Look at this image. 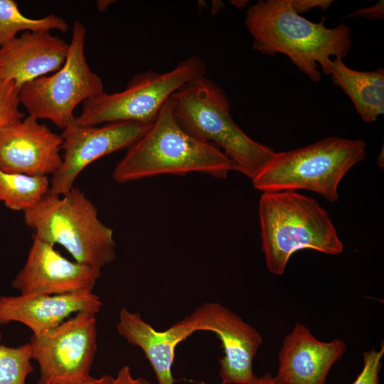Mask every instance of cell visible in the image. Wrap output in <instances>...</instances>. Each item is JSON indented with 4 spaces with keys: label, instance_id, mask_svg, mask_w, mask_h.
<instances>
[{
    "label": "cell",
    "instance_id": "6da1fadb",
    "mask_svg": "<svg viewBox=\"0 0 384 384\" xmlns=\"http://www.w3.org/2000/svg\"><path fill=\"white\" fill-rule=\"evenodd\" d=\"M245 24L253 38V50L267 55L282 53L310 80L329 75L332 57L344 59L351 46V28L325 25V17L312 22L297 14L290 0H260L249 6Z\"/></svg>",
    "mask_w": 384,
    "mask_h": 384
},
{
    "label": "cell",
    "instance_id": "7a4b0ae2",
    "mask_svg": "<svg viewBox=\"0 0 384 384\" xmlns=\"http://www.w3.org/2000/svg\"><path fill=\"white\" fill-rule=\"evenodd\" d=\"M236 165L214 144L196 139L178 122L170 97L148 129L128 148L112 171L119 183L161 174L192 172L223 178Z\"/></svg>",
    "mask_w": 384,
    "mask_h": 384
},
{
    "label": "cell",
    "instance_id": "3957f363",
    "mask_svg": "<svg viewBox=\"0 0 384 384\" xmlns=\"http://www.w3.org/2000/svg\"><path fill=\"white\" fill-rule=\"evenodd\" d=\"M262 250L268 270L283 274L296 252L337 255L343 245L328 213L314 198L294 191L262 193L259 201Z\"/></svg>",
    "mask_w": 384,
    "mask_h": 384
},
{
    "label": "cell",
    "instance_id": "277c9868",
    "mask_svg": "<svg viewBox=\"0 0 384 384\" xmlns=\"http://www.w3.org/2000/svg\"><path fill=\"white\" fill-rule=\"evenodd\" d=\"M171 99L182 128L219 148L250 180L274 157L273 149L251 139L235 123L225 92L205 75L184 85Z\"/></svg>",
    "mask_w": 384,
    "mask_h": 384
},
{
    "label": "cell",
    "instance_id": "5b68a950",
    "mask_svg": "<svg viewBox=\"0 0 384 384\" xmlns=\"http://www.w3.org/2000/svg\"><path fill=\"white\" fill-rule=\"evenodd\" d=\"M23 217L33 236L61 245L75 262L101 270L115 259L113 230L100 220L95 206L77 187L63 195L49 190Z\"/></svg>",
    "mask_w": 384,
    "mask_h": 384
},
{
    "label": "cell",
    "instance_id": "8992f818",
    "mask_svg": "<svg viewBox=\"0 0 384 384\" xmlns=\"http://www.w3.org/2000/svg\"><path fill=\"white\" fill-rule=\"evenodd\" d=\"M366 156L363 139L327 137L294 150L276 152L252 181L262 193L304 189L334 203L338 198L343 177Z\"/></svg>",
    "mask_w": 384,
    "mask_h": 384
},
{
    "label": "cell",
    "instance_id": "52a82bcc",
    "mask_svg": "<svg viewBox=\"0 0 384 384\" xmlns=\"http://www.w3.org/2000/svg\"><path fill=\"white\" fill-rule=\"evenodd\" d=\"M205 73V63L195 55L180 60L166 72L149 70L139 73L123 90L105 92L83 102L82 112L75 121L82 126L122 121L151 124L174 93Z\"/></svg>",
    "mask_w": 384,
    "mask_h": 384
},
{
    "label": "cell",
    "instance_id": "ba28073f",
    "mask_svg": "<svg viewBox=\"0 0 384 384\" xmlns=\"http://www.w3.org/2000/svg\"><path fill=\"white\" fill-rule=\"evenodd\" d=\"M86 28L75 20L63 65L53 74L26 82L20 89V104L28 115L48 119L63 129L75 117L81 102L105 92L102 79L90 68L85 55Z\"/></svg>",
    "mask_w": 384,
    "mask_h": 384
},
{
    "label": "cell",
    "instance_id": "9c48e42d",
    "mask_svg": "<svg viewBox=\"0 0 384 384\" xmlns=\"http://www.w3.org/2000/svg\"><path fill=\"white\" fill-rule=\"evenodd\" d=\"M96 313L79 311L50 331L31 338V359L38 362L36 384H85L96 353Z\"/></svg>",
    "mask_w": 384,
    "mask_h": 384
},
{
    "label": "cell",
    "instance_id": "30bf717a",
    "mask_svg": "<svg viewBox=\"0 0 384 384\" xmlns=\"http://www.w3.org/2000/svg\"><path fill=\"white\" fill-rule=\"evenodd\" d=\"M75 118L61 134L62 164L50 181V191L54 194L67 193L86 166L106 155L128 148L151 124L122 121L100 127L82 126L75 122Z\"/></svg>",
    "mask_w": 384,
    "mask_h": 384
},
{
    "label": "cell",
    "instance_id": "8fae6325",
    "mask_svg": "<svg viewBox=\"0 0 384 384\" xmlns=\"http://www.w3.org/2000/svg\"><path fill=\"white\" fill-rule=\"evenodd\" d=\"M197 331H212L222 343L220 384H250L253 359L262 343L260 334L240 316L217 302H206L189 316Z\"/></svg>",
    "mask_w": 384,
    "mask_h": 384
},
{
    "label": "cell",
    "instance_id": "7c38bea8",
    "mask_svg": "<svg viewBox=\"0 0 384 384\" xmlns=\"http://www.w3.org/2000/svg\"><path fill=\"white\" fill-rule=\"evenodd\" d=\"M100 276L101 270L71 261L33 235L26 263L11 285L21 294H65L92 291Z\"/></svg>",
    "mask_w": 384,
    "mask_h": 384
},
{
    "label": "cell",
    "instance_id": "4fadbf2b",
    "mask_svg": "<svg viewBox=\"0 0 384 384\" xmlns=\"http://www.w3.org/2000/svg\"><path fill=\"white\" fill-rule=\"evenodd\" d=\"M61 134L28 115L0 130V170L28 176L53 175L60 167Z\"/></svg>",
    "mask_w": 384,
    "mask_h": 384
},
{
    "label": "cell",
    "instance_id": "5bb4252c",
    "mask_svg": "<svg viewBox=\"0 0 384 384\" xmlns=\"http://www.w3.org/2000/svg\"><path fill=\"white\" fill-rule=\"evenodd\" d=\"M341 339L321 341L302 324H295L278 355V384H324L333 365L346 350Z\"/></svg>",
    "mask_w": 384,
    "mask_h": 384
},
{
    "label": "cell",
    "instance_id": "9a60e30c",
    "mask_svg": "<svg viewBox=\"0 0 384 384\" xmlns=\"http://www.w3.org/2000/svg\"><path fill=\"white\" fill-rule=\"evenodd\" d=\"M102 306L100 297L92 291L0 296V325L18 322L28 327L33 336H38L55 328L73 313L97 314Z\"/></svg>",
    "mask_w": 384,
    "mask_h": 384
},
{
    "label": "cell",
    "instance_id": "2e32d148",
    "mask_svg": "<svg viewBox=\"0 0 384 384\" xmlns=\"http://www.w3.org/2000/svg\"><path fill=\"white\" fill-rule=\"evenodd\" d=\"M69 43L49 31H25L0 47V80L20 89L65 63Z\"/></svg>",
    "mask_w": 384,
    "mask_h": 384
},
{
    "label": "cell",
    "instance_id": "e0dca14e",
    "mask_svg": "<svg viewBox=\"0 0 384 384\" xmlns=\"http://www.w3.org/2000/svg\"><path fill=\"white\" fill-rule=\"evenodd\" d=\"M117 333L126 341L140 348L149 360L158 384H174L171 366L175 348L182 341L196 332L189 316L174 324L163 331H156L138 312L123 307L116 325Z\"/></svg>",
    "mask_w": 384,
    "mask_h": 384
},
{
    "label": "cell",
    "instance_id": "ac0fdd59",
    "mask_svg": "<svg viewBox=\"0 0 384 384\" xmlns=\"http://www.w3.org/2000/svg\"><path fill=\"white\" fill-rule=\"evenodd\" d=\"M329 75L351 100L357 113L366 123L384 113V70L359 71L347 66L341 58L332 60Z\"/></svg>",
    "mask_w": 384,
    "mask_h": 384
},
{
    "label": "cell",
    "instance_id": "d6986e66",
    "mask_svg": "<svg viewBox=\"0 0 384 384\" xmlns=\"http://www.w3.org/2000/svg\"><path fill=\"white\" fill-rule=\"evenodd\" d=\"M50 186L46 176L11 174L0 170V202L9 209L25 212L47 194Z\"/></svg>",
    "mask_w": 384,
    "mask_h": 384
},
{
    "label": "cell",
    "instance_id": "ffe728a7",
    "mask_svg": "<svg viewBox=\"0 0 384 384\" xmlns=\"http://www.w3.org/2000/svg\"><path fill=\"white\" fill-rule=\"evenodd\" d=\"M68 29L67 21L56 14L31 18L20 11L16 1L0 0V47L16 38L19 32L55 30L65 33Z\"/></svg>",
    "mask_w": 384,
    "mask_h": 384
},
{
    "label": "cell",
    "instance_id": "44dd1931",
    "mask_svg": "<svg viewBox=\"0 0 384 384\" xmlns=\"http://www.w3.org/2000/svg\"><path fill=\"white\" fill-rule=\"evenodd\" d=\"M1 340L0 331V384H26L27 376L34 371L30 343L11 347Z\"/></svg>",
    "mask_w": 384,
    "mask_h": 384
},
{
    "label": "cell",
    "instance_id": "7402d4cb",
    "mask_svg": "<svg viewBox=\"0 0 384 384\" xmlns=\"http://www.w3.org/2000/svg\"><path fill=\"white\" fill-rule=\"evenodd\" d=\"M19 89L9 80H0V130L24 117L20 111Z\"/></svg>",
    "mask_w": 384,
    "mask_h": 384
},
{
    "label": "cell",
    "instance_id": "603a6c76",
    "mask_svg": "<svg viewBox=\"0 0 384 384\" xmlns=\"http://www.w3.org/2000/svg\"><path fill=\"white\" fill-rule=\"evenodd\" d=\"M383 355V343H382L379 351L372 349L363 352L362 370L351 384H379V373Z\"/></svg>",
    "mask_w": 384,
    "mask_h": 384
},
{
    "label": "cell",
    "instance_id": "cb8c5ba5",
    "mask_svg": "<svg viewBox=\"0 0 384 384\" xmlns=\"http://www.w3.org/2000/svg\"><path fill=\"white\" fill-rule=\"evenodd\" d=\"M332 2L331 0H290L292 8L299 14L317 7L326 10Z\"/></svg>",
    "mask_w": 384,
    "mask_h": 384
},
{
    "label": "cell",
    "instance_id": "d4e9b609",
    "mask_svg": "<svg viewBox=\"0 0 384 384\" xmlns=\"http://www.w3.org/2000/svg\"><path fill=\"white\" fill-rule=\"evenodd\" d=\"M384 4L381 0L375 4L366 8H361L356 10L346 17L359 16L369 20L375 21L377 19H383Z\"/></svg>",
    "mask_w": 384,
    "mask_h": 384
},
{
    "label": "cell",
    "instance_id": "484cf974",
    "mask_svg": "<svg viewBox=\"0 0 384 384\" xmlns=\"http://www.w3.org/2000/svg\"><path fill=\"white\" fill-rule=\"evenodd\" d=\"M111 384H153L143 378H134L131 374L130 368L124 366L119 370L116 378H113Z\"/></svg>",
    "mask_w": 384,
    "mask_h": 384
},
{
    "label": "cell",
    "instance_id": "4316f807",
    "mask_svg": "<svg viewBox=\"0 0 384 384\" xmlns=\"http://www.w3.org/2000/svg\"><path fill=\"white\" fill-rule=\"evenodd\" d=\"M250 384H278L273 377L270 373H265L262 377H255Z\"/></svg>",
    "mask_w": 384,
    "mask_h": 384
},
{
    "label": "cell",
    "instance_id": "83f0119b",
    "mask_svg": "<svg viewBox=\"0 0 384 384\" xmlns=\"http://www.w3.org/2000/svg\"><path fill=\"white\" fill-rule=\"evenodd\" d=\"M113 377L109 375H103L100 378H95L92 377L85 384H111Z\"/></svg>",
    "mask_w": 384,
    "mask_h": 384
},
{
    "label": "cell",
    "instance_id": "f1b7e54d",
    "mask_svg": "<svg viewBox=\"0 0 384 384\" xmlns=\"http://www.w3.org/2000/svg\"><path fill=\"white\" fill-rule=\"evenodd\" d=\"M112 2L114 1L110 0L97 1V7L98 11H105Z\"/></svg>",
    "mask_w": 384,
    "mask_h": 384
},
{
    "label": "cell",
    "instance_id": "f546056e",
    "mask_svg": "<svg viewBox=\"0 0 384 384\" xmlns=\"http://www.w3.org/2000/svg\"><path fill=\"white\" fill-rule=\"evenodd\" d=\"M212 2V12L213 14H215L223 8V3L222 1H213Z\"/></svg>",
    "mask_w": 384,
    "mask_h": 384
},
{
    "label": "cell",
    "instance_id": "4dcf8cb0",
    "mask_svg": "<svg viewBox=\"0 0 384 384\" xmlns=\"http://www.w3.org/2000/svg\"><path fill=\"white\" fill-rule=\"evenodd\" d=\"M233 5L238 8H244L245 7L247 4L248 1H244V0H234L230 1Z\"/></svg>",
    "mask_w": 384,
    "mask_h": 384
},
{
    "label": "cell",
    "instance_id": "1f68e13d",
    "mask_svg": "<svg viewBox=\"0 0 384 384\" xmlns=\"http://www.w3.org/2000/svg\"><path fill=\"white\" fill-rule=\"evenodd\" d=\"M383 154H382V162L383 163ZM377 163L381 167V154H380V155H379V156L378 158Z\"/></svg>",
    "mask_w": 384,
    "mask_h": 384
}]
</instances>
